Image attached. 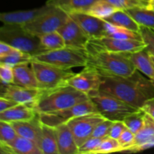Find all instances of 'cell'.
Wrapping results in <instances>:
<instances>
[{
	"label": "cell",
	"instance_id": "obj_24",
	"mask_svg": "<svg viewBox=\"0 0 154 154\" xmlns=\"http://www.w3.org/2000/svg\"><path fill=\"white\" fill-rule=\"evenodd\" d=\"M39 147L42 154H60L55 127L42 123V138Z\"/></svg>",
	"mask_w": 154,
	"mask_h": 154
},
{
	"label": "cell",
	"instance_id": "obj_2",
	"mask_svg": "<svg viewBox=\"0 0 154 154\" xmlns=\"http://www.w3.org/2000/svg\"><path fill=\"white\" fill-rule=\"evenodd\" d=\"M85 51L87 63L84 67L95 69L101 75L129 76L136 70L126 53L108 51L90 40Z\"/></svg>",
	"mask_w": 154,
	"mask_h": 154
},
{
	"label": "cell",
	"instance_id": "obj_27",
	"mask_svg": "<svg viewBox=\"0 0 154 154\" xmlns=\"http://www.w3.org/2000/svg\"><path fill=\"white\" fill-rule=\"evenodd\" d=\"M105 31H106L105 36H109V37L118 39L143 41L139 32L132 31L130 29L123 28V27L114 25L108 22H106V25H105Z\"/></svg>",
	"mask_w": 154,
	"mask_h": 154
},
{
	"label": "cell",
	"instance_id": "obj_3",
	"mask_svg": "<svg viewBox=\"0 0 154 154\" xmlns=\"http://www.w3.org/2000/svg\"><path fill=\"white\" fill-rule=\"evenodd\" d=\"M88 99H90L88 95L66 84L50 90H42L34 109L37 114L57 111Z\"/></svg>",
	"mask_w": 154,
	"mask_h": 154
},
{
	"label": "cell",
	"instance_id": "obj_13",
	"mask_svg": "<svg viewBox=\"0 0 154 154\" xmlns=\"http://www.w3.org/2000/svg\"><path fill=\"white\" fill-rule=\"evenodd\" d=\"M68 14L78 24L90 39L105 36L106 34V22L104 20L89 14L84 11L72 12Z\"/></svg>",
	"mask_w": 154,
	"mask_h": 154
},
{
	"label": "cell",
	"instance_id": "obj_21",
	"mask_svg": "<svg viewBox=\"0 0 154 154\" xmlns=\"http://www.w3.org/2000/svg\"><path fill=\"white\" fill-rule=\"evenodd\" d=\"M129 60L135 66V69L147 76L149 79L154 81V65L151 55L146 48L128 54Z\"/></svg>",
	"mask_w": 154,
	"mask_h": 154
},
{
	"label": "cell",
	"instance_id": "obj_7",
	"mask_svg": "<svg viewBox=\"0 0 154 154\" xmlns=\"http://www.w3.org/2000/svg\"><path fill=\"white\" fill-rule=\"evenodd\" d=\"M30 64L42 90H50L66 84L75 74L71 69H62L42 62L32 61Z\"/></svg>",
	"mask_w": 154,
	"mask_h": 154
},
{
	"label": "cell",
	"instance_id": "obj_28",
	"mask_svg": "<svg viewBox=\"0 0 154 154\" xmlns=\"http://www.w3.org/2000/svg\"><path fill=\"white\" fill-rule=\"evenodd\" d=\"M140 26L154 29V11L147 8H134L126 10Z\"/></svg>",
	"mask_w": 154,
	"mask_h": 154
},
{
	"label": "cell",
	"instance_id": "obj_40",
	"mask_svg": "<svg viewBox=\"0 0 154 154\" xmlns=\"http://www.w3.org/2000/svg\"><path fill=\"white\" fill-rule=\"evenodd\" d=\"M135 134H134L132 131L129 130V129L126 128L124 131L123 132V133L121 134V135L120 136V138H118V141L120 143V146H121V150H120V153L123 151L125 149L128 148L129 147L132 145V144L135 141Z\"/></svg>",
	"mask_w": 154,
	"mask_h": 154
},
{
	"label": "cell",
	"instance_id": "obj_35",
	"mask_svg": "<svg viewBox=\"0 0 154 154\" xmlns=\"http://www.w3.org/2000/svg\"><path fill=\"white\" fill-rule=\"evenodd\" d=\"M18 136L16 130L10 122L0 120V141L9 143Z\"/></svg>",
	"mask_w": 154,
	"mask_h": 154
},
{
	"label": "cell",
	"instance_id": "obj_10",
	"mask_svg": "<svg viewBox=\"0 0 154 154\" xmlns=\"http://www.w3.org/2000/svg\"><path fill=\"white\" fill-rule=\"evenodd\" d=\"M105 119L100 113L93 112L75 117L68 122L78 147L91 137L97 125Z\"/></svg>",
	"mask_w": 154,
	"mask_h": 154
},
{
	"label": "cell",
	"instance_id": "obj_9",
	"mask_svg": "<svg viewBox=\"0 0 154 154\" xmlns=\"http://www.w3.org/2000/svg\"><path fill=\"white\" fill-rule=\"evenodd\" d=\"M93 112H98V111L94 102L90 99L85 102L65 109L51 112L40 113L38 114V116L43 124L57 127L62 124L67 123L69 120L75 117Z\"/></svg>",
	"mask_w": 154,
	"mask_h": 154
},
{
	"label": "cell",
	"instance_id": "obj_30",
	"mask_svg": "<svg viewBox=\"0 0 154 154\" xmlns=\"http://www.w3.org/2000/svg\"><path fill=\"white\" fill-rule=\"evenodd\" d=\"M38 38L42 45L47 51L61 49L66 47L64 39L58 31L42 35H39Z\"/></svg>",
	"mask_w": 154,
	"mask_h": 154
},
{
	"label": "cell",
	"instance_id": "obj_8",
	"mask_svg": "<svg viewBox=\"0 0 154 154\" xmlns=\"http://www.w3.org/2000/svg\"><path fill=\"white\" fill-rule=\"evenodd\" d=\"M69 18V14L65 11L58 7L51 5L49 10L23 26L29 32L39 36L58 31L59 29L64 25Z\"/></svg>",
	"mask_w": 154,
	"mask_h": 154
},
{
	"label": "cell",
	"instance_id": "obj_37",
	"mask_svg": "<svg viewBox=\"0 0 154 154\" xmlns=\"http://www.w3.org/2000/svg\"><path fill=\"white\" fill-rule=\"evenodd\" d=\"M104 138L90 137L78 149V153L80 154H94L98 149Z\"/></svg>",
	"mask_w": 154,
	"mask_h": 154
},
{
	"label": "cell",
	"instance_id": "obj_41",
	"mask_svg": "<svg viewBox=\"0 0 154 154\" xmlns=\"http://www.w3.org/2000/svg\"><path fill=\"white\" fill-rule=\"evenodd\" d=\"M126 129V126L124 124V123H123V121H114L112 126H111L108 136L112 138H114V139L118 140L121 134L123 133V132Z\"/></svg>",
	"mask_w": 154,
	"mask_h": 154
},
{
	"label": "cell",
	"instance_id": "obj_31",
	"mask_svg": "<svg viewBox=\"0 0 154 154\" xmlns=\"http://www.w3.org/2000/svg\"><path fill=\"white\" fill-rule=\"evenodd\" d=\"M32 61V56L18 49H15L8 55L0 57V63L8 65L12 67L23 63H31Z\"/></svg>",
	"mask_w": 154,
	"mask_h": 154
},
{
	"label": "cell",
	"instance_id": "obj_43",
	"mask_svg": "<svg viewBox=\"0 0 154 154\" xmlns=\"http://www.w3.org/2000/svg\"><path fill=\"white\" fill-rule=\"evenodd\" d=\"M15 49L16 48L12 47L11 45L2 42V41H0V57L8 55V54L11 53L12 51H14Z\"/></svg>",
	"mask_w": 154,
	"mask_h": 154
},
{
	"label": "cell",
	"instance_id": "obj_36",
	"mask_svg": "<svg viewBox=\"0 0 154 154\" xmlns=\"http://www.w3.org/2000/svg\"><path fill=\"white\" fill-rule=\"evenodd\" d=\"M139 32L145 43L146 48L150 55L154 57V29L145 26H140Z\"/></svg>",
	"mask_w": 154,
	"mask_h": 154
},
{
	"label": "cell",
	"instance_id": "obj_45",
	"mask_svg": "<svg viewBox=\"0 0 154 154\" xmlns=\"http://www.w3.org/2000/svg\"><path fill=\"white\" fill-rule=\"evenodd\" d=\"M146 8L154 11V0H147V5Z\"/></svg>",
	"mask_w": 154,
	"mask_h": 154
},
{
	"label": "cell",
	"instance_id": "obj_4",
	"mask_svg": "<svg viewBox=\"0 0 154 154\" xmlns=\"http://www.w3.org/2000/svg\"><path fill=\"white\" fill-rule=\"evenodd\" d=\"M0 41L32 57L46 52L38 36L29 32L21 25L4 24L0 28Z\"/></svg>",
	"mask_w": 154,
	"mask_h": 154
},
{
	"label": "cell",
	"instance_id": "obj_11",
	"mask_svg": "<svg viewBox=\"0 0 154 154\" xmlns=\"http://www.w3.org/2000/svg\"><path fill=\"white\" fill-rule=\"evenodd\" d=\"M102 83V76L97 71L84 67L81 72L71 77L66 84L89 96L90 93L100 90Z\"/></svg>",
	"mask_w": 154,
	"mask_h": 154
},
{
	"label": "cell",
	"instance_id": "obj_25",
	"mask_svg": "<svg viewBox=\"0 0 154 154\" xmlns=\"http://www.w3.org/2000/svg\"><path fill=\"white\" fill-rule=\"evenodd\" d=\"M97 0H48L47 5L63 9L67 14L86 11Z\"/></svg>",
	"mask_w": 154,
	"mask_h": 154
},
{
	"label": "cell",
	"instance_id": "obj_32",
	"mask_svg": "<svg viewBox=\"0 0 154 154\" xmlns=\"http://www.w3.org/2000/svg\"><path fill=\"white\" fill-rule=\"evenodd\" d=\"M144 117L145 112L143 110L139 109L138 111L126 116L123 121L127 129L132 131L134 134H136L144 126Z\"/></svg>",
	"mask_w": 154,
	"mask_h": 154
},
{
	"label": "cell",
	"instance_id": "obj_6",
	"mask_svg": "<svg viewBox=\"0 0 154 154\" xmlns=\"http://www.w3.org/2000/svg\"><path fill=\"white\" fill-rule=\"evenodd\" d=\"M32 61L48 63L64 69L85 66L87 54L85 49L64 47L61 49L48 51L32 57Z\"/></svg>",
	"mask_w": 154,
	"mask_h": 154
},
{
	"label": "cell",
	"instance_id": "obj_17",
	"mask_svg": "<svg viewBox=\"0 0 154 154\" xmlns=\"http://www.w3.org/2000/svg\"><path fill=\"white\" fill-rule=\"evenodd\" d=\"M51 5H45L41 8L26 11L5 12L0 14V20L3 24H14L24 26L49 10Z\"/></svg>",
	"mask_w": 154,
	"mask_h": 154
},
{
	"label": "cell",
	"instance_id": "obj_14",
	"mask_svg": "<svg viewBox=\"0 0 154 154\" xmlns=\"http://www.w3.org/2000/svg\"><path fill=\"white\" fill-rule=\"evenodd\" d=\"M90 42L108 51L117 53H133L146 48L143 41L126 40L111 38L109 36H102L90 39Z\"/></svg>",
	"mask_w": 154,
	"mask_h": 154
},
{
	"label": "cell",
	"instance_id": "obj_44",
	"mask_svg": "<svg viewBox=\"0 0 154 154\" xmlns=\"http://www.w3.org/2000/svg\"><path fill=\"white\" fill-rule=\"evenodd\" d=\"M141 109L154 119V98L146 102Z\"/></svg>",
	"mask_w": 154,
	"mask_h": 154
},
{
	"label": "cell",
	"instance_id": "obj_26",
	"mask_svg": "<svg viewBox=\"0 0 154 154\" xmlns=\"http://www.w3.org/2000/svg\"><path fill=\"white\" fill-rule=\"evenodd\" d=\"M104 20L114 25L130 29L132 31L139 32L140 30V26L125 10L116 11L108 17L105 18Z\"/></svg>",
	"mask_w": 154,
	"mask_h": 154
},
{
	"label": "cell",
	"instance_id": "obj_1",
	"mask_svg": "<svg viewBox=\"0 0 154 154\" xmlns=\"http://www.w3.org/2000/svg\"><path fill=\"white\" fill-rule=\"evenodd\" d=\"M100 90L111 94L135 108L141 109L154 98V84L135 70L129 76L102 75Z\"/></svg>",
	"mask_w": 154,
	"mask_h": 154
},
{
	"label": "cell",
	"instance_id": "obj_5",
	"mask_svg": "<svg viewBox=\"0 0 154 154\" xmlns=\"http://www.w3.org/2000/svg\"><path fill=\"white\" fill-rule=\"evenodd\" d=\"M89 96L96 105L98 112L112 121H123L126 116L139 110L100 90L90 93Z\"/></svg>",
	"mask_w": 154,
	"mask_h": 154
},
{
	"label": "cell",
	"instance_id": "obj_20",
	"mask_svg": "<svg viewBox=\"0 0 154 154\" xmlns=\"http://www.w3.org/2000/svg\"><path fill=\"white\" fill-rule=\"evenodd\" d=\"M57 132V144L60 154L78 153V146L75 141L73 133L67 123L55 127Z\"/></svg>",
	"mask_w": 154,
	"mask_h": 154
},
{
	"label": "cell",
	"instance_id": "obj_15",
	"mask_svg": "<svg viewBox=\"0 0 154 154\" xmlns=\"http://www.w3.org/2000/svg\"><path fill=\"white\" fill-rule=\"evenodd\" d=\"M152 147H154V119L145 113L144 126L135 134L134 143L121 153H138Z\"/></svg>",
	"mask_w": 154,
	"mask_h": 154
},
{
	"label": "cell",
	"instance_id": "obj_23",
	"mask_svg": "<svg viewBox=\"0 0 154 154\" xmlns=\"http://www.w3.org/2000/svg\"><path fill=\"white\" fill-rule=\"evenodd\" d=\"M14 84L27 88H39L35 72L30 63H23L14 67Z\"/></svg>",
	"mask_w": 154,
	"mask_h": 154
},
{
	"label": "cell",
	"instance_id": "obj_12",
	"mask_svg": "<svg viewBox=\"0 0 154 154\" xmlns=\"http://www.w3.org/2000/svg\"><path fill=\"white\" fill-rule=\"evenodd\" d=\"M42 90L40 88H27L15 84H2L1 96L14 101L18 104H25L34 108Z\"/></svg>",
	"mask_w": 154,
	"mask_h": 154
},
{
	"label": "cell",
	"instance_id": "obj_29",
	"mask_svg": "<svg viewBox=\"0 0 154 154\" xmlns=\"http://www.w3.org/2000/svg\"><path fill=\"white\" fill-rule=\"evenodd\" d=\"M117 10L118 9L106 0H97L84 12L100 19L105 20Z\"/></svg>",
	"mask_w": 154,
	"mask_h": 154
},
{
	"label": "cell",
	"instance_id": "obj_38",
	"mask_svg": "<svg viewBox=\"0 0 154 154\" xmlns=\"http://www.w3.org/2000/svg\"><path fill=\"white\" fill-rule=\"evenodd\" d=\"M114 121L108 119H105L103 121L97 125L96 129L93 131L91 137L94 138H106L109 135L110 130H111V126H112Z\"/></svg>",
	"mask_w": 154,
	"mask_h": 154
},
{
	"label": "cell",
	"instance_id": "obj_46",
	"mask_svg": "<svg viewBox=\"0 0 154 154\" xmlns=\"http://www.w3.org/2000/svg\"><path fill=\"white\" fill-rule=\"evenodd\" d=\"M151 57H152V60H153V65H154V57L151 55ZM153 84H154V81H153Z\"/></svg>",
	"mask_w": 154,
	"mask_h": 154
},
{
	"label": "cell",
	"instance_id": "obj_39",
	"mask_svg": "<svg viewBox=\"0 0 154 154\" xmlns=\"http://www.w3.org/2000/svg\"><path fill=\"white\" fill-rule=\"evenodd\" d=\"M14 67L6 64L0 63V79L3 84H11L14 83Z\"/></svg>",
	"mask_w": 154,
	"mask_h": 154
},
{
	"label": "cell",
	"instance_id": "obj_18",
	"mask_svg": "<svg viewBox=\"0 0 154 154\" xmlns=\"http://www.w3.org/2000/svg\"><path fill=\"white\" fill-rule=\"evenodd\" d=\"M1 152L12 154H42L40 147L35 142L18 135L9 143L0 141Z\"/></svg>",
	"mask_w": 154,
	"mask_h": 154
},
{
	"label": "cell",
	"instance_id": "obj_19",
	"mask_svg": "<svg viewBox=\"0 0 154 154\" xmlns=\"http://www.w3.org/2000/svg\"><path fill=\"white\" fill-rule=\"evenodd\" d=\"M11 123L19 136L32 140L39 147L42 138V122L38 116L32 120L11 122Z\"/></svg>",
	"mask_w": 154,
	"mask_h": 154
},
{
	"label": "cell",
	"instance_id": "obj_16",
	"mask_svg": "<svg viewBox=\"0 0 154 154\" xmlns=\"http://www.w3.org/2000/svg\"><path fill=\"white\" fill-rule=\"evenodd\" d=\"M58 32L63 36L67 47L85 49L90 40L82 29L70 17L64 25L59 29Z\"/></svg>",
	"mask_w": 154,
	"mask_h": 154
},
{
	"label": "cell",
	"instance_id": "obj_22",
	"mask_svg": "<svg viewBox=\"0 0 154 154\" xmlns=\"http://www.w3.org/2000/svg\"><path fill=\"white\" fill-rule=\"evenodd\" d=\"M38 116L35 110L25 104H17L15 106L0 113V120L17 122L30 120Z\"/></svg>",
	"mask_w": 154,
	"mask_h": 154
},
{
	"label": "cell",
	"instance_id": "obj_33",
	"mask_svg": "<svg viewBox=\"0 0 154 154\" xmlns=\"http://www.w3.org/2000/svg\"><path fill=\"white\" fill-rule=\"evenodd\" d=\"M120 150H121V146L118 140L108 136L104 138L99 147L95 151L94 154L116 153V152H120Z\"/></svg>",
	"mask_w": 154,
	"mask_h": 154
},
{
	"label": "cell",
	"instance_id": "obj_34",
	"mask_svg": "<svg viewBox=\"0 0 154 154\" xmlns=\"http://www.w3.org/2000/svg\"><path fill=\"white\" fill-rule=\"evenodd\" d=\"M118 10H128L134 8H146L147 0H106Z\"/></svg>",
	"mask_w": 154,
	"mask_h": 154
},
{
	"label": "cell",
	"instance_id": "obj_42",
	"mask_svg": "<svg viewBox=\"0 0 154 154\" xmlns=\"http://www.w3.org/2000/svg\"><path fill=\"white\" fill-rule=\"evenodd\" d=\"M18 103H17L14 101L11 100V99L1 96L0 97V113L15 106Z\"/></svg>",
	"mask_w": 154,
	"mask_h": 154
}]
</instances>
